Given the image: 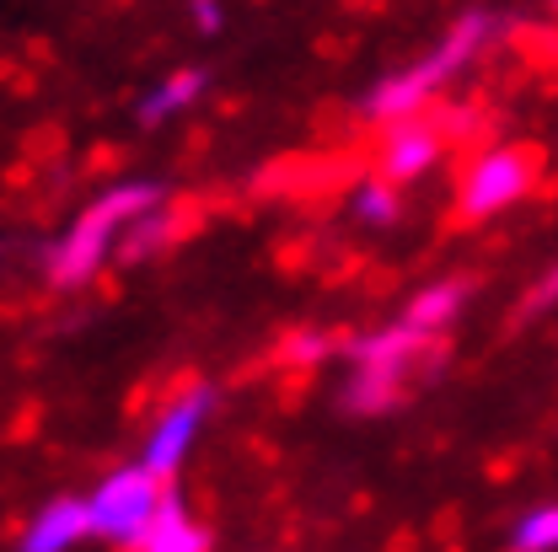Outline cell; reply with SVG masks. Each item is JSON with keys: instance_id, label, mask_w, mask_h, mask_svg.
Masks as SVG:
<instances>
[{"instance_id": "ba28073f", "label": "cell", "mask_w": 558, "mask_h": 552, "mask_svg": "<svg viewBox=\"0 0 558 552\" xmlns=\"http://www.w3.org/2000/svg\"><path fill=\"white\" fill-rule=\"evenodd\" d=\"M81 542H92L86 493H54L22 520L16 552H75Z\"/></svg>"}, {"instance_id": "8fae6325", "label": "cell", "mask_w": 558, "mask_h": 552, "mask_svg": "<svg viewBox=\"0 0 558 552\" xmlns=\"http://www.w3.org/2000/svg\"><path fill=\"white\" fill-rule=\"evenodd\" d=\"M215 548V537H209V526L172 493L167 504H161V515L150 520V531L140 537L135 552H209Z\"/></svg>"}, {"instance_id": "30bf717a", "label": "cell", "mask_w": 558, "mask_h": 552, "mask_svg": "<svg viewBox=\"0 0 558 552\" xmlns=\"http://www.w3.org/2000/svg\"><path fill=\"white\" fill-rule=\"evenodd\" d=\"M209 91V75L199 65H183V70H167L161 81H150L145 86V97H140V124L145 130H161V124H178V119H189L199 102H205Z\"/></svg>"}, {"instance_id": "7a4b0ae2", "label": "cell", "mask_w": 558, "mask_h": 552, "mask_svg": "<svg viewBox=\"0 0 558 552\" xmlns=\"http://www.w3.org/2000/svg\"><path fill=\"white\" fill-rule=\"evenodd\" d=\"M161 205H167V194H161V183H150V177L108 183L97 199H86V205L75 209L70 225L54 236V247H49V258H44L49 284H54V290H86L108 263H119L130 231Z\"/></svg>"}, {"instance_id": "7c38bea8", "label": "cell", "mask_w": 558, "mask_h": 552, "mask_svg": "<svg viewBox=\"0 0 558 552\" xmlns=\"http://www.w3.org/2000/svg\"><path fill=\"white\" fill-rule=\"evenodd\" d=\"M349 220L365 231H392L403 220V188L387 177H360L349 188Z\"/></svg>"}, {"instance_id": "8992f818", "label": "cell", "mask_w": 558, "mask_h": 552, "mask_svg": "<svg viewBox=\"0 0 558 552\" xmlns=\"http://www.w3.org/2000/svg\"><path fill=\"white\" fill-rule=\"evenodd\" d=\"M215 408H220V397H215V387L205 381H189V387H178L156 414L145 424V434H140V456L156 478H178L189 462H194V451L205 445L209 424H215Z\"/></svg>"}, {"instance_id": "9a60e30c", "label": "cell", "mask_w": 558, "mask_h": 552, "mask_svg": "<svg viewBox=\"0 0 558 552\" xmlns=\"http://www.w3.org/2000/svg\"><path fill=\"white\" fill-rule=\"evenodd\" d=\"M178 236V214L161 205V209H150L145 220H140L135 231H130V242H124V253H119V263H145V258H156L167 242Z\"/></svg>"}, {"instance_id": "5bb4252c", "label": "cell", "mask_w": 558, "mask_h": 552, "mask_svg": "<svg viewBox=\"0 0 558 552\" xmlns=\"http://www.w3.org/2000/svg\"><path fill=\"white\" fill-rule=\"evenodd\" d=\"M279 365L284 370H317V365H328L333 354H344L339 339H328L323 328H290L284 339H279Z\"/></svg>"}, {"instance_id": "4fadbf2b", "label": "cell", "mask_w": 558, "mask_h": 552, "mask_svg": "<svg viewBox=\"0 0 558 552\" xmlns=\"http://www.w3.org/2000/svg\"><path fill=\"white\" fill-rule=\"evenodd\" d=\"M505 552H558V499L526 504L505 531Z\"/></svg>"}, {"instance_id": "5b68a950", "label": "cell", "mask_w": 558, "mask_h": 552, "mask_svg": "<svg viewBox=\"0 0 558 552\" xmlns=\"http://www.w3.org/2000/svg\"><path fill=\"white\" fill-rule=\"evenodd\" d=\"M537 183H543V150H532L521 139H494L457 177V214L462 220H499V214L526 205L537 194Z\"/></svg>"}, {"instance_id": "e0dca14e", "label": "cell", "mask_w": 558, "mask_h": 552, "mask_svg": "<svg viewBox=\"0 0 558 552\" xmlns=\"http://www.w3.org/2000/svg\"><path fill=\"white\" fill-rule=\"evenodd\" d=\"M189 16H194V27L215 38L220 27H226V0H189Z\"/></svg>"}, {"instance_id": "9c48e42d", "label": "cell", "mask_w": 558, "mask_h": 552, "mask_svg": "<svg viewBox=\"0 0 558 552\" xmlns=\"http://www.w3.org/2000/svg\"><path fill=\"white\" fill-rule=\"evenodd\" d=\"M468 306H473V279H462V274L429 279V284H418L414 295H409V306H403L398 322H409L414 333H424V339L440 344V339L468 317Z\"/></svg>"}, {"instance_id": "2e32d148", "label": "cell", "mask_w": 558, "mask_h": 552, "mask_svg": "<svg viewBox=\"0 0 558 552\" xmlns=\"http://www.w3.org/2000/svg\"><path fill=\"white\" fill-rule=\"evenodd\" d=\"M548 311H558V263H548L537 284L521 295V317H548Z\"/></svg>"}, {"instance_id": "6da1fadb", "label": "cell", "mask_w": 558, "mask_h": 552, "mask_svg": "<svg viewBox=\"0 0 558 552\" xmlns=\"http://www.w3.org/2000/svg\"><path fill=\"white\" fill-rule=\"evenodd\" d=\"M505 38V16L488 11V5H473L462 11L435 44H424L414 60H403L398 70L376 75L360 97V119L365 124H403V119H424L468 70L484 60L488 49Z\"/></svg>"}, {"instance_id": "3957f363", "label": "cell", "mask_w": 558, "mask_h": 552, "mask_svg": "<svg viewBox=\"0 0 558 552\" xmlns=\"http://www.w3.org/2000/svg\"><path fill=\"white\" fill-rule=\"evenodd\" d=\"M435 354H440V344L414 333L409 322H381V328L349 339L344 344V387H339L344 414H354V418L392 414V408L414 392L418 376L435 365Z\"/></svg>"}, {"instance_id": "277c9868", "label": "cell", "mask_w": 558, "mask_h": 552, "mask_svg": "<svg viewBox=\"0 0 558 552\" xmlns=\"http://www.w3.org/2000/svg\"><path fill=\"white\" fill-rule=\"evenodd\" d=\"M172 499V483L156 478L145 462L108 467L92 493H86V520H92V542H108L119 552H135L140 537L150 531V520L161 515V504Z\"/></svg>"}, {"instance_id": "52a82bcc", "label": "cell", "mask_w": 558, "mask_h": 552, "mask_svg": "<svg viewBox=\"0 0 558 552\" xmlns=\"http://www.w3.org/2000/svg\"><path fill=\"white\" fill-rule=\"evenodd\" d=\"M440 161H446V130L429 124V113H424V119L387 124L381 150H376V177H387V183H398V188H414Z\"/></svg>"}]
</instances>
